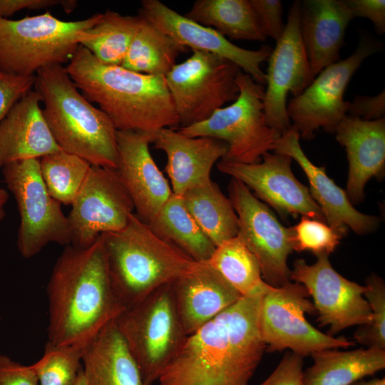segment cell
<instances>
[{
  "mask_svg": "<svg viewBox=\"0 0 385 385\" xmlns=\"http://www.w3.org/2000/svg\"><path fill=\"white\" fill-rule=\"evenodd\" d=\"M269 286L241 297L188 335L157 385H247L266 349L259 317Z\"/></svg>",
  "mask_w": 385,
  "mask_h": 385,
  "instance_id": "cell-1",
  "label": "cell"
},
{
  "mask_svg": "<svg viewBox=\"0 0 385 385\" xmlns=\"http://www.w3.org/2000/svg\"><path fill=\"white\" fill-rule=\"evenodd\" d=\"M48 341L85 345L127 308L111 284L102 235L91 246L68 245L48 280Z\"/></svg>",
  "mask_w": 385,
  "mask_h": 385,
  "instance_id": "cell-2",
  "label": "cell"
},
{
  "mask_svg": "<svg viewBox=\"0 0 385 385\" xmlns=\"http://www.w3.org/2000/svg\"><path fill=\"white\" fill-rule=\"evenodd\" d=\"M65 68L83 96L98 106L116 130L153 133L179 127L165 76L103 64L81 45Z\"/></svg>",
  "mask_w": 385,
  "mask_h": 385,
  "instance_id": "cell-3",
  "label": "cell"
},
{
  "mask_svg": "<svg viewBox=\"0 0 385 385\" xmlns=\"http://www.w3.org/2000/svg\"><path fill=\"white\" fill-rule=\"evenodd\" d=\"M34 90L58 147L93 166L116 168V129L110 118L78 89L65 66L53 65L36 74Z\"/></svg>",
  "mask_w": 385,
  "mask_h": 385,
  "instance_id": "cell-4",
  "label": "cell"
},
{
  "mask_svg": "<svg viewBox=\"0 0 385 385\" xmlns=\"http://www.w3.org/2000/svg\"><path fill=\"white\" fill-rule=\"evenodd\" d=\"M113 287L126 308L199 264L133 213L123 229L101 235Z\"/></svg>",
  "mask_w": 385,
  "mask_h": 385,
  "instance_id": "cell-5",
  "label": "cell"
},
{
  "mask_svg": "<svg viewBox=\"0 0 385 385\" xmlns=\"http://www.w3.org/2000/svg\"><path fill=\"white\" fill-rule=\"evenodd\" d=\"M101 16L66 21L46 11L16 20L0 18V70L32 76L45 67L68 63L79 46L78 33Z\"/></svg>",
  "mask_w": 385,
  "mask_h": 385,
  "instance_id": "cell-6",
  "label": "cell"
},
{
  "mask_svg": "<svg viewBox=\"0 0 385 385\" xmlns=\"http://www.w3.org/2000/svg\"><path fill=\"white\" fill-rule=\"evenodd\" d=\"M114 322L148 385L158 381L188 337L178 314L172 282L127 308Z\"/></svg>",
  "mask_w": 385,
  "mask_h": 385,
  "instance_id": "cell-7",
  "label": "cell"
},
{
  "mask_svg": "<svg viewBox=\"0 0 385 385\" xmlns=\"http://www.w3.org/2000/svg\"><path fill=\"white\" fill-rule=\"evenodd\" d=\"M236 81L239 95L232 104L217 110L204 121L178 130L190 137H210L225 142L227 151L222 160L258 163L265 153L274 150L282 133L267 123L263 85L242 70Z\"/></svg>",
  "mask_w": 385,
  "mask_h": 385,
  "instance_id": "cell-8",
  "label": "cell"
},
{
  "mask_svg": "<svg viewBox=\"0 0 385 385\" xmlns=\"http://www.w3.org/2000/svg\"><path fill=\"white\" fill-rule=\"evenodd\" d=\"M4 181L16 202L20 223L16 245L21 255L31 258L48 244L71 245L67 216L61 204L47 191L40 159L10 163L1 168Z\"/></svg>",
  "mask_w": 385,
  "mask_h": 385,
  "instance_id": "cell-9",
  "label": "cell"
},
{
  "mask_svg": "<svg viewBox=\"0 0 385 385\" xmlns=\"http://www.w3.org/2000/svg\"><path fill=\"white\" fill-rule=\"evenodd\" d=\"M192 51L165 76L179 128L205 120L239 95L238 66L213 53Z\"/></svg>",
  "mask_w": 385,
  "mask_h": 385,
  "instance_id": "cell-10",
  "label": "cell"
},
{
  "mask_svg": "<svg viewBox=\"0 0 385 385\" xmlns=\"http://www.w3.org/2000/svg\"><path fill=\"white\" fill-rule=\"evenodd\" d=\"M309 297L306 287L295 282L267 288L262 298L259 317L260 332L267 351L288 349L305 356L355 344L344 337L324 334L307 320V313L317 314Z\"/></svg>",
  "mask_w": 385,
  "mask_h": 385,
  "instance_id": "cell-11",
  "label": "cell"
},
{
  "mask_svg": "<svg viewBox=\"0 0 385 385\" xmlns=\"http://www.w3.org/2000/svg\"><path fill=\"white\" fill-rule=\"evenodd\" d=\"M378 43L363 37L349 57L324 68L298 96L287 104L288 117L300 137L309 140L319 128L334 133L348 114L344 101L347 85L362 62L379 48Z\"/></svg>",
  "mask_w": 385,
  "mask_h": 385,
  "instance_id": "cell-12",
  "label": "cell"
},
{
  "mask_svg": "<svg viewBox=\"0 0 385 385\" xmlns=\"http://www.w3.org/2000/svg\"><path fill=\"white\" fill-rule=\"evenodd\" d=\"M228 192L239 220L237 236L257 257L264 282L273 287L289 282L287 257L293 251L292 227L282 225L240 181L232 178Z\"/></svg>",
  "mask_w": 385,
  "mask_h": 385,
  "instance_id": "cell-13",
  "label": "cell"
},
{
  "mask_svg": "<svg viewBox=\"0 0 385 385\" xmlns=\"http://www.w3.org/2000/svg\"><path fill=\"white\" fill-rule=\"evenodd\" d=\"M71 206V245L79 247L125 227L134 210L115 168L93 165Z\"/></svg>",
  "mask_w": 385,
  "mask_h": 385,
  "instance_id": "cell-14",
  "label": "cell"
},
{
  "mask_svg": "<svg viewBox=\"0 0 385 385\" xmlns=\"http://www.w3.org/2000/svg\"><path fill=\"white\" fill-rule=\"evenodd\" d=\"M317 258L312 265L296 260L290 279L304 285L312 297L319 326L329 327L327 334L334 336L346 328L369 324L371 312L364 297L365 287L339 274L328 256Z\"/></svg>",
  "mask_w": 385,
  "mask_h": 385,
  "instance_id": "cell-15",
  "label": "cell"
},
{
  "mask_svg": "<svg viewBox=\"0 0 385 385\" xmlns=\"http://www.w3.org/2000/svg\"><path fill=\"white\" fill-rule=\"evenodd\" d=\"M300 1L289 10L284 32L268 58L264 110L267 125L282 133L291 127L287 97L300 95L313 81L299 34Z\"/></svg>",
  "mask_w": 385,
  "mask_h": 385,
  "instance_id": "cell-16",
  "label": "cell"
},
{
  "mask_svg": "<svg viewBox=\"0 0 385 385\" xmlns=\"http://www.w3.org/2000/svg\"><path fill=\"white\" fill-rule=\"evenodd\" d=\"M292 160L286 155L268 152L258 163L242 164L221 159L217 168L252 189L255 197L281 215H301L326 222L309 188L292 173Z\"/></svg>",
  "mask_w": 385,
  "mask_h": 385,
  "instance_id": "cell-17",
  "label": "cell"
},
{
  "mask_svg": "<svg viewBox=\"0 0 385 385\" xmlns=\"http://www.w3.org/2000/svg\"><path fill=\"white\" fill-rule=\"evenodd\" d=\"M138 16L145 19L185 48L213 53L240 67L257 83L265 85V73L260 65L273 48L264 45L258 50L236 46L215 30L192 21L159 0H143Z\"/></svg>",
  "mask_w": 385,
  "mask_h": 385,
  "instance_id": "cell-18",
  "label": "cell"
},
{
  "mask_svg": "<svg viewBox=\"0 0 385 385\" xmlns=\"http://www.w3.org/2000/svg\"><path fill=\"white\" fill-rule=\"evenodd\" d=\"M117 130L116 171L129 195L135 215L149 225L173 192L149 149L153 134Z\"/></svg>",
  "mask_w": 385,
  "mask_h": 385,
  "instance_id": "cell-19",
  "label": "cell"
},
{
  "mask_svg": "<svg viewBox=\"0 0 385 385\" xmlns=\"http://www.w3.org/2000/svg\"><path fill=\"white\" fill-rule=\"evenodd\" d=\"M299 138V133L291 125L282 133L274 150L290 157L299 165L308 178L310 194L323 212L327 225L342 237L349 229L358 235L374 231L379 225V218L354 207L346 191L327 175L325 168L315 165L308 158L300 146Z\"/></svg>",
  "mask_w": 385,
  "mask_h": 385,
  "instance_id": "cell-20",
  "label": "cell"
},
{
  "mask_svg": "<svg viewBox=\"0 0 385 385\" xmlns=\"http://www.w3.org/2000/svg\"><path fill=\"white\" fill-rule=\"evenodd\" d=\"M152 143L167 155L165 171L173 193L186 190L211 180L213 165L227 151L225 142L210 137H190L173 128L154 132Z\"/></svg>",
  "mask_w": 385,
  "mask_h": 385,
  "instance_id": "cell-21",
  "label": "cell"
},
{
  "mask_svg": "<svg viewBox=\"0 0 385 385\" xmlns=\"http://www.w3.org/2000/svg\"><path fill=\"white\" fill-rule=\"evenodd\" d=\"M346 153L349 171L346 193L351 203L364 198V188L385 169V118L364 120L346 115L334 133Z\"/></svg>",
  "mask_w": 385,
  "mask_h": 385,
  "instance_id": "cell-22",
  "label": "cell"
},
{
  "mask_svg": "<svg viewBox=\"0 0 385 385\" xmlns=\"http://www.w3.org/2000/svg\"><path fill=\"white\" fill-rule=\"evenodd\" d=\"M352 19L345 0L300 1L299 34L313 78L340 60L346 29Z\"/></svg>",
  "mask_w": 385,
  "mask_h": 385,
  "instance_id": "cell-23",
  "label": "cell"
},
{
  "mask_svg": "<svg viewBox=\"0 0 385 385\" xmlns=\"http://www.w3.org/2000/svg\"><path fill=\"white\" fill-rule=\"evenodd\" d=\"M178 314L188 336L242 297L207 262L172 282Z\"/></svg>",
  "mask_w": 385,
  "mask_h": 385,
  "instance_id": "cell-24",
  "label": "cell"
},
{
  "mask_svg": "<svg viewBox=\"0 0 385 385\" xmlns=\"http://www.w3.org/2000/svg\"><path fill=\"white\" fill-rule=\"evenodd\" d=\"M34 89L19 100L0 123V168L15 161L41 158L62 150L44 119Z\"/></svg>",
  "mask_w": 385,
  "mask_h": 385,
  "instance_id": "cell-25",
  "label": "cell"
},
{
  "mask_svg": "<svg viewBox=\"0 0 385 385\" xmlns=\"http://www.w3.org/2000/svg\"><path fill=\"white\" fill-rule=\"evenodd\" d=\"M81 361L88 385H148L114 320L84 345Z\"/></svg>",
  "mask_w": 385,
  "mask_h": 385,
  "instance_id": "cell-26",
  "label": "cell"
},
{
  "mask_svg": "<svg viewBox=\"0 0 385 385\" xmlns=\"http://www.w3.org/2000/svg\"><path fill=\"white\" fill-rule=\"evenodd\" d=\"M311 356L314 363L304 371L305 385H351L385 368V350L375 348L326 349Z\"/></svg>",
  "mask_w": 385,
  "mask_h": 385,
  "instance_id": "cell-27",
  "label": "cell"
},
{
  "mask_svg": "<svg viewBox=\"0 0 385 385\" xmlns=\"http://www.w3.org/2000/svg\"><path fill=\"white\" fill-rule=\"evenodd\" d=\"M181 197L189 213L215 247L237 236V213L230 198L212 179L190 188Z\"/></svg>",
  "mask_w": 385,
  "mask_h": 385,
  "instance_id": "cell-28",
  "label": "cell"
},
{
  "mask_svg": "<svg viewBox=\"0 0 385 385\" xmlns=\"http://www.w3.org/2000/svg\"><path fill=\"white\" fill-rule=\"evenodd\" d=\"M148 225L157 236L195 262H206L215 250V245L188 211L180 195L172 193Z\"/></svg>",
  "mask_w": 385,
  "mask_h": 385,
  "instance_id": "cell-29",
  "label": "cell"
},
{
  "mask_svg": "<svg viewBox=\"0 0 385 385\" xmlns=\"http://www.w3.org/2000/svg\"><path fill=\"white\" fill-rule=\"evenodd\" d=\"M227 38L265 41L250 0H197L185 14Z\"/></svg>",
  "mask_w": 385,
  "mask_h": 385,
  "instance_id": "cell-30",
  "label": "cell"
},
{
  "mask_svg": "<svg viewBox=\"0 0 385 385\" xmlns=\"http://www.w3.org/2000/svg\"><path fill=\"white\" fill-rule=\"evenodd\" d=\"M140 17L107 10L98 22L77 34V41L98 61L121 66L138 31Z\"/></svg>",
  "mask_w": 385,
  "mask_h": 385,
  "instance_id": "cell-31",
  "label": "cell"
},
{
  "mask_svg": "<svg viewBox=\"0 0 385 385\" xmlns=\"http://www.w3.org/2000/svg\"><path fill=\"white\" fill-rule=\"evenodd\" d=\"M185 48L140 17L139 28L120 66L138 73L165 76Z\"/></svg>",
  "mask_w": 385,
  "mask_h": 385,
  "instance_id": "cell-32",
  "label": "cell"
},
{
  "mask_svg": "<svg viewBox=\"0 0 385 385\" xmlns=\"http://www.w3.org/2000/svg\"><path fill=\"white\" fill-rule=\"evenodd\" d=\"M242 296L265 283L257 257L239 236L217 246L207 260Z\"/></svg>",
  "mask_w": 385,
  "mask_h": 385,
  "instance_id": "cell-33",
  "label": "cell"
},
{
  "mask_svg": "<svg viewBox=\"0 0 385 385\" xmlns=\"http://www.w3.org/2000/svg\"><path fill=\"white\" fill-rule=\"evenodd\" d=\"M92 165L63 150L40 158L41 178L49 195L61 205H71Z\"/></svg>",
  "mask_w": 385,
  "mask_h": 385,
  "instance_id": "cell-34",
  "label": "cell"
},
{
  "mask_svg": "<svg viewBox=\"0 0 385 385\" xmlns=\"http://www.w3.org/2000/svg\"><path fill=\"white\" fill-rule=\"evenodd\" d=\"M84 345H57L48 341L39 360L31 366L39 385H76L82 370Z\"/></svg>",
  "mask_w": 385,
  "mask_h": 385,
  "instance_id": "cell-35",
  "label": "cell"
},
{
  "mask_svg": "<svg viewBox=\"0 0 385 385\" xmlns=\"http://www.w3.org/2000/svg\"><path fill=\"white\" fill-rule=\"evenodd\" d=\"M364 297L371 312V322L354 334L355 341L366 348L385 350V284L375 274L366 279Z\"/></svg>",
  "mask_w": 385,
  "mask_h": 385,
  "instance_id": "cell-36",
  "label": "cell"
},
{
  "mask_svg": "<svg viewBox=\"0 0 385 385\" xmlns=\"http://www.w3.org/2000/svg\"><path fill=\"white\" fill-rule=\"evenodd\" d=\"M292 229L293 250L309 251L316 257L329 256L343 237L325 222L306 216Z\"/></svg>",
  "mask_w": 385,
  "mask_h": 385,
  "instance_id": "cell-37",
  "label": "cell"
},
{
  "mask_svg": "<svg viewBox=\"0 0 385 385\" xmlns=\"http://www.w3.org/2000/svg\"><path fill=\"white\" fill-rule=\"evenodd\" d=\"M260 28L265 36L276 42L282 36L285 24L282 20V4L279 0H250Z\"/></svg>",
  "mask_w": 385,
  "mask_h": 385,
  "instance_id": "cell-38",
  "label": "cell"
},
{
  "mask_svg": "<svg viewBox=\"0 0 385 385\" xmlns=\"http://www.w3.org/2000/svg\"><path fill=\"white\" fill-rule=\"evenodd\" d=\"M36 75L21 76L0 70V123L12 106L34 88Z\"/></svg>",
  "mask_w": 385,
  "mask_h": 385,
  "instance_id": "cell-39",
  "label": "cell"
},
{
  "mask_svg": "<svg viewBox=\"0 0 385 385\" xmlns=\"http://www.w3.org/2000/svg\"><path fill=\"white\" fill-rule=\"evenodd\" d=\"M303 364L304 356L287 352L272 373L260 385H305Z\"/></svg>",
  "mask_w": 385,
  "mask_h": 385,
  "instance_id": "cell-40",
  "label": "cell"
},
{
  "mask_svg": "<svg viewBox=\"0 0 385 385\" xmlns=\"http://www.w3.org/2000/svg\"><path fill=\"white\" fill-rule=\"evenodd\" d=\"M0 385H39V383L31 365H23L0 354Z\"/></svg>",
  "mask_w": 385,
  "mask_h": 385,
  "instance_id": "cell-41",
  "label": "cell"
},
{
  "mask_svg": "<svg viewBox=\"0 0 385 385\" xmlns=\"http://www.w3.org/2000/svg\"><path fill=\"white\" fill-rule=\"evenodd\" d=\"M364 120H375L384 118L385 92L384 89L375 96L356 95L352 102H349L348 114Z\"/></svg>",
  "mask_w": 385,
  "mask_h": 385,
  "instance_id": "cell-42",
  "label": "cell"
},
{
  "mask_svg": "<svg viewBox=\"0 0 385 385\" xmlns=\"http://www.w3.org/2000/svg\"><path fill=\"white\" fill-rule=\"evenodd\" d=\"M354 18L363 17L370 20L381 35L385 32L384 0H345Z\"/></svg>",
  "mask_w": 385,
  "mask_h": 385,
  "instance_id": "cell-43",
  "label": "cell"
},
{
  "mask_svg": "<svg viewBox=\"0 0 385 385\" xmlns=\"http://www.w3.org/2000/svg\"><path fill=\"white\" fill-rule=\"evenodd\" d=\"M76 4V1L73 0H0V18L7 19L24 9H41L54 6H61L66 12H71Z\"/></svg>",
  "mask_w": 385,
  "mask_h": 385,
  "instance_id": "cell-44",
  "label": "cell"
},
{
  "mask_svg": "<svg viewBox=\"0 0 385 385\" xmlns=\"http://www.w3.org/2000/svg\"><path fill=\"white\" fill-rule=\"evenodd\" d=\"M9 197L8 191L0 188V221L3 220L6 216L5 206Z\"/></svg>",
  "mask_w": 385,
  "mask_h": 385,
  "instance_id": "cell-45",
  "label": "cell"
},
{
  "mask_svg": "<svg viewBox=\"0 0 385 385\" xmlns=\"http://www.w3.org/2000/svg\"><path fill=\"white\" fill-rule=\"evenodd\" d=\"M351 385H385V378L374 379L369 381L359 380Z\"/></svg>",
  "mask_w": 385,
  "mask_h": 385,
  "instance_id": "cell-46",
  "label": "cell"
},
{
  "mask_svg": "<svg viewBox=\"0 0 385 385\" xmlns=\"http://www.w3.org/2000/svg\"><path fill=\"white\" fill-rule=\"evenodd\" d=\"M76 385H88L86 380L84 377L83 372V368L79 374V376L78 379V381L76 384Z\"/></svg>",
  "mask_w": 385,
  "mask_h": 385,
  "instance_id": "cell-47",
  "label": "cell"
}]
</instances>
